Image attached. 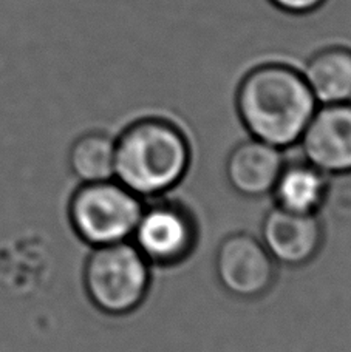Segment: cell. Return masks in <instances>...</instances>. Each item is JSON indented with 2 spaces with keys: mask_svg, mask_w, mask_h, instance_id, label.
Here are the masks:
<instances>
[{
  "mask_svg": "<svg viewBox=\"0 0 351 352\" xmlns=\"http://www.w3.org/2000/svg\"><path fill=\"white\" fill-rule=\"evenodd\" d=\"M235 107L251 136L284 150L300 141L319 104L297 67L265 62L243 74Z\"/></svg>",
  "mask_w": 351,
  "mask_h": 352,
  "instance_id": "6da1fadb",
  "label": "cell"
},
{
  "mask_svg": "<svg viewBox=\"0 0 351 352\" xmlns=\"http://www.w3.org/2000/svg\"><path fill=\"white\" fill-rule=\"evenodd\" d=\"M115 141V179L141 198L171 190L189 170V141L166 119H140Z\"/></svg>",
  "mask_w": 351,
  "mask_h": 352,
  "instance_id": "7a4b0ae2",
  "label": "cell"
},
{
  "mask_svg": "<svg viewBox=\"0 0 351 352\" xmlns=\"http://www.w3.org/2000/svg\"><path fill=\"white\" fill-rule=\"evenodd\" d=\"M84 286L99 311L125 316L147 297L150 263L130 241L93 248L85 261Z\"/></svg>",
  "mask_w": 351,
  "mask_h": 352,
  "instance_id": "3957f363",
  "label": "cell"
},
{
  "mask_svg": "<svg viewBox=\"0 0 351 352\" xmlns=\"http://www.w3.org/2000/svg\"><path fill=\"white\" fill-rule=\"evenodd\" d=\"M144 210L141 197L116 179L81 186L68 215L81 240L93 248L129 241Z\"/></svg>",
  "mask_w": 351,
  "mask_h": 352,
  "instance_id": "277c9868",
  "label": "cell"
},
{
  "mask_svg": "<svg viewBox=\"0 0 351 352\" xmlns=\"http://www.w3.org/2000/svg\"><path fill=\"white\" fill-rule=\"evenodd\" d=\"M275 263L260 238L233 234L224 238L215 254V274L220 286L240 300H257L271 291Z\"/></svg>",
  "mask_w": 351,
  "mask_h": 352,
  "instance_id": "5b68a950",
  "label": "cell"
},
{
  "mask_svg": "<svg viewBox=\"0 0 351 352\" xmlns=\"http://www.w3.org/2000/svg\"><path fill=\"white\" fill-rule=\"evenodd\" d=\"M300 144L305 161L325 175L351 173V102L319 105Z\"/></svg>",
  "mask_w": 351,
  "mask_h": 352,
  "instance_id": "8992f818",
  "label": "cell"
},
{
  "mask_svg": "<svg viewBox=\"0 0 351 352\" xmlns=\"http://www.w3.org/2000/svg\"><path fill=\"white\" fill-rule=\"evenodd\" d=\"M260 241L275 263L300 267L321 252L323 226L317 213H297L275 206L263 218Z\"/></svg>",
  "mask_w": 351,
  "mask_h": 352,
  "instance_id": "52a82bcc",
  "label": "cell"
},
{
  "mask_svg": "<svg viewBox=\"0 0 351 352\" xmlns=\"http://www.w3.org/2000/svg\"><path fill=\"white\" fill-rule=\"evenodd\" d=\"M131 238L150 264L171 266L191 254L195 229L186 212L161 204L142 210Z\"/></svg>",
  "mask_w": 351,
  "mask_h": 352,
  "instance_id": "ba28073f",
  "label": "cell"
},
{
  "mask_svg": "<svg viewBox=\"0 0 351 352\" xmlns=\"http://www.w3.org/2000/svg\"><path fill=\"white\" fill-rule=\"evenodd\" d=\"M285 164L281 148L251 136L229 153L226 178L242 197L262 198L273 193Z\"/></svg>",
  "mask_w": 351,
  "mask_h": 352,
  "instance_id": "9c48e42d",
  "label": "cell"
},
{
  "mask_svg": "<svg viewBox=\"0 0 351 352\" xmlns=\"http://www.w3.org/2000/svg\"><path fill=\"white\" fill-rule=\"evenodd\" d=\"M302 76L319 105L351 102V48L333 43L304 62Z\"/></svg>",
  "mask_w": 351,
  "mask_h": 352,
  "instance_id": "30bf717a",
  "label": "cell"
},
{
  "mask_svg": "<svg viewBox=\"0 0 351 352\" xmlns=\"http://www.w3.org/2000/svg\"><path fill=\"white\" fill-rule=\"evenodd\" d=\"M327 193V175L306 161L285 164L273 190L275 206L297 213H317Z\"/></svg>",
  "mask_w": 351,
  "mask_h": 352,
  "instance_id": "8fae6325",
  "label": "cell"
},
{
  "mask_svg": "<svg viewBox=\"0 0 351 352\" xmlns=\"http://www.w3.org/2000/svg\"><path fill=\"white\" fill-rule=\"evenodd\" d=\"M115 161L116 141L103 131L79 136L68 152L70 170L83 184L115 179Z\"/></svg>",
  "mask_w": 351,
  "mask_h": 352,
  "instance_id": "7c38bea8",
  "label": "cell"
},
{
  "mask_svg": "<svg viewBox=\"0 0 351 352\" xmlns=\"http://www.w3.org/2000/svg\"><path fill=\"white\" fill-rule=\"evenodd\" d=\"M268 2L288 14L305 16L321 10L327 0H268Z\"/></svg>",
  "mask_w": 351,
  "mask_h": 352,
  "instance_id": "4fadbf2b",
  "label": "cell"
}]
</instances>
